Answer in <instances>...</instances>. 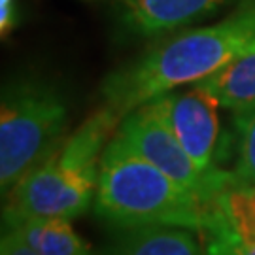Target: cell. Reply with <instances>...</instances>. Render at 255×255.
Wrapping results in <instances>:
<instances>
[{
  "instance_id": "obj_2",
  "label": "cell",
  "mask_w": 255,
  "mask_h": 255,
  "mask_svg": "<svg viewBox=\"0 0 255 255\" xmlns=\"http://www.w3.org/2000/svg\"><path fill=\"white\" fill-rule=\"evenodd\" d=\"M97 216L114 229L172 225L204 233L210 202L182 187L116 134L101 159Z\"/></svg>"
},
{
  "instance_id": "obj_9",
  "label": "cell",
  "mask_w": 255,
  "mask_h": 255,
  "mask_svg": "<svg viewBox=\"0 0 255 255\" xmlns=\"http://www.w3.org/2000/svg\"><path fill=\"white\" fill-rule=\"evenodd\" d=\"M195 85L208 91L219 106L235 114L255 106V42L242 55L233 59L218 72L210 74Z\"/></svg>"
},
{
  "instance_id": "obj_14",
  "label": "cell",
  "mask_w": 255,
  "mask_h": 255,
  "mask_svg": "<svg viewBox=\"0 0 255 255\" xmlns=\"http://www.w3.org/2000/svg\"><path fill=\"white\" fill-rule=\"evenodd\" d=\"M0 255H38L32 248L23 240V237L13 229L4 227L2 242H0Z\"/></svg>"
},
{
  "instance_id": "obj_8",
  "label": "cell",
  "mask_w": 255,
  "mask_h": 255,
  "mask_svg": "<svg viewBox=\"0 0 255 255\" xmlns=\"http://www.w3.org/2000/svg\"><path fill=\"white\" fill-rule=\"evenodd\" d=\"M201 231L172 225L116 229L101 255H206Z\"/></svg>"
},
{
  "instance_id": "obj_5",
  "label": "cell",
  "mask_w": 255,
  "mask_h": 255,
  "mask_svg": "<svg viewBox=\"0 0 255 255\" xmlns=\"http://www.w3.org/2000/svg\"><path fill=\"white\" fill-rule=\"evenodd\" d=\"M55 151L4 197V225L23 219H74L89 210L99 180L64 166Z\"/></svg>"
},
{
  "instance_id": "obj_1",
  "label": "cell",
  "mask_w": 255,
  "mask_h": 255,
  "mask_svg": "<svg viewBox=\"0 0 255 255\" xmlns=\"http://www.w3.org/2000/svg\"><path fill=\"white\" fill-rule=\"evenodd\" d=\"M255 42V0L216 25L176 34L104 78V104L123 118L159 95L193 85L218 72Z\"/></svg>"
},
{
  "instance_id": "obj_13",
  "label": "cell",
  "mask_w": 255,
  "mask_h": 255,
  "mask_svg": "<svg viewBox=\"0 0 255 255\" xmlns=\"http://www.w3.org/2000/svg\"><path fill=\"white\" fill-rule=\"evenodd\" d=\"M202 235L206 255H255V238H240L218 221H212Z\"/></svg>"
},
{
  "instance_id": "obj_6",
  "label": "cell",
  "mask_w": 255,
  "mask_h": 255,
  "mask_svg": "<svg viewBox=\"0 0 255 255\" xmlns=\"http://www.w3.org/2000/svg\"><path fill=\"white\" fill-rule=\"evenodd\" d=\"M163 112L166 123L182 142L195 164L202 172L216 170L221 127H219V102L193 83L191 89L168 91L151 99Z\"/></svg>"
},
{
  "instance_id": "obj_11",
  "label": "cell",
  "mask_w": 255,
  "mask_h": 255,
  "mask_svg": "<svg viewBox=\"0 0 255 255\" xmlns=\"http://www.w3.org/2000/svg\"><path fill=\"white\" fill-rule=\"evenodd\" d=\"M4 227L19 233L38 255H93L87 242L76 235L70 219H23Z\"/></svg>"
},
{
  "instance_id": "obj_7",
  "label": "cell",
  "mask_w": 255,
  "mask_h": 255,
  "mask_svg": "<svg viewBox=\"0 0 255 255\" xmlns=\"http://www.w3.org/2000/svg\"><path fill=\"white\" fill-rule=\"evenodd\" d=\"M125 38H153L212 17L237 0H95Z\"/></svg>"
},
{
  "instance_id": "obj_3",
  "label": "cell",
  "mask_w": 255,
  "mask_h": 255,
  "mask_svg": "<svg viewBox=\"0 0 255 255\" xmlns=\"http://www.w3.org/2000/svg\"><path fill=\"white\" fill-rule=\"evenodd\" d=\"M68 102L51 80L21 74L2 85L0 101V189L6 197L61 146Z\"/></svg>"
},
{
  "instance_id": "obj_12",
  "label": "cell",
  "mask_w": 255,
  "mask_h": 255,
  "mask_svg": "<svg viewBox=\"0 0 255 255\" xmlns=\"http://www.w3.org/2000/svg\"><path fill=\"white\" fill-rule=\"evenodd\" d=\"M238 128V164L235 172L248 182L255 183V106L235 114Z\"/></svg>"
},
{
  "instance_id": "obj_4",
  "label": "cell",
  "mask_w": 255,
  "mask_h": 255,
  "mask_svg": "<svg viewBox=\"0 0 255 255\" xmlns=\"http://www.w3.org/2000/svg\"><path fill=\"white\" fill-rule=\"evenodd\" d=\"M118 134L136 153L206 202L212 201L233 176V172H225L221 168L202 172L174 134L155 101H147L125 114L119 123Z\"/></svg>"
},
{
  "instance_id": "obj_15",
  "label": "cell",
  "mask_w": 255,
  "mask_h": 255,
  "mask_svg": "<svg viewBox=\"0 0 255 255\" xmlns=\"http://www.w3.org/2000/svg\"><path fill=\"white\" fill-rule=\"evenodd\" d=\"M19 2L21 0H0V30L2 36L13 30L19 21Z\"/></svg>"
},
{
  "instance_id": "obj_10",
  "label": "cell",
  "mask_w": 255,
  "mask_h": 255,
  "mask_svg": "<svg viewBox=\"0 0 255 255\" xmlns=\"http://www.w3.org/2000/svg\"><path fill=\"white\" fill-rule=\"evenodd\" d=\"M218 221L240 238H255V183L233 172L210 201V221Z\"/></svg>"
}]
</instances>
